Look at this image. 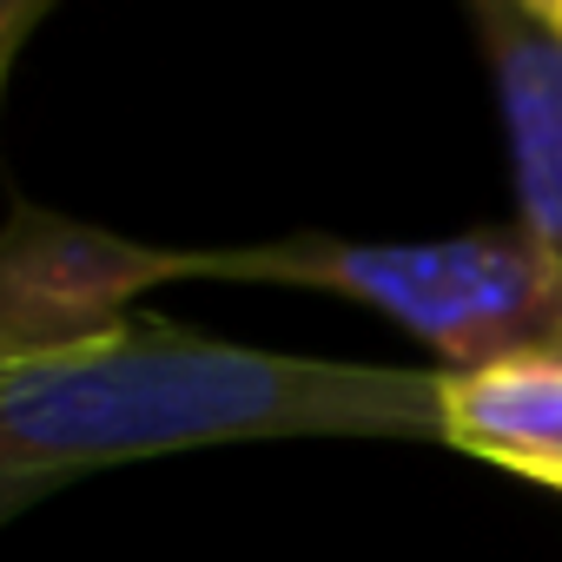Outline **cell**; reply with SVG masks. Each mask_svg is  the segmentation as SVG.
I'll return each mask as SVG.
<instances>
[{
  "mask_svg": "<svg viewBox=\"0 0 562 562\" xmlns=\"http://www.w3.org/2000/svg\"><path fill=\"white\" fill-rule=\"evenodd\" d=\"M258 437H443V371L325 364L133 325L113 345L0 364V476L67 483L133 457Z\"/></svg>",
  "mask_w": 562,
  "mask_h": 562,
  "instance_id": "cell-1",
  "label": "cell"
},
{
  "mask_svg": "<svg viewBox=\"0 0 562 562\" xmlns=\"http://www.w3.org/2000/svg\"><path fill=\"white\" fill-rule=\"evenodd\" d=\"M205 278H271V285H312L371 305L411 338H424L443 378L562 358V271L516 225H483L457 238H384V245L278 238V245L212 251Z\"/></svg>",
  "mask_w": 562,
  "mask_h": 562,
  "instance_id": "cell-2",
  "label": "cell"
},
{
  "mask_svg": "<svg viewBox=\"0 0 562 562\" xmlns=\"http://www.w3.org/2000/svg\"><path fill=\"white\" fill-rule=\"evenodd\" d=\"M212 251L139 245L106 225L14 205L0 225V364H47L126 338L139 292L205 278Z\"/></svg>",
  "mask_w": 562,
  "mask_h": 562,
  "instance_id": "cell-3",
  "label": "cell"
},
{
  "mask_svg": "<svg viewBox=\"0 0 562 562\" xmlns=\"http://www.w3.org/2000/svg\"><path fill=\"white\" fill-rule=\"evenodd\" d=\"M516 179V232L562 271V0H476L470 8Z\"/></svg>",
  "mask_w": 562,
  "mask_h": 562,
  "instance_id": "cell-4",
  "label": "cell"
},
{
  "mask_svg": "<svg viewBox=\"0 0 562 562\" xmlns=\"http://www.w3.org/2000/svg\"><path fill=\"white\" fill-rule=\"evenodd\" d=\"M443 443L562 490V358L443 378Z\"/></svg>",
  "mask_w": 562,
  "mask_h": 562,
  "instance_id": "cell-5",
  "label": "cell"
},
{
  "mask_svg": "<svg viewBox=\"0 0 562 562\" xmlns=\"http://www.w3.org/2000/svg\"><path fill=\"white\" fill-rule=\"evenodd\" d=\"M41 0L27 8V0H0V87H8V67H14V54H21V41L41 27Z\"/></svg>",
  "mask_w": 562,
  "mask_h": 562,
  "instance_id": "cell-6",
  "label": "cell"
},
{
  "mask_svg": "<svg viewBox=\"0 0 562 562\" xmlns=\"http://www.w3.org/2000/svg\"><path fill=\"white\" fill-rule=\"evenodd\" d=\"M34 496H47V483H8V476H0V522H14Z\"/></svg>",
  "mask_w": 562,
  "mask_h": 562,
  "instance_id": "cell-7",
  "label": "cell"
}]
</instances>
